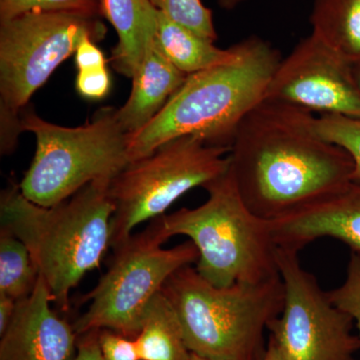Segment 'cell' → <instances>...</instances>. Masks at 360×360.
<instances>
[{
  "mask_svg": "<svg viewBox=\"0 0 360 360\" xmlns=\"http://www.w3.org/2000/svg\"><path fill=\"white\" fill-rule=\"evenodd\" d=\"M187 75L175 68L161 51L156 39L149 45L132 79V89L117 118L129 135L141 131L186 82Z\"/></svg>",
  "mask_w": 360,
  "mask_h": 360,
  "instance_id": "obj_14",
  "label": "cell"
},
{
  "mask_svg": "<svg viewBox=\"0 0 360 360\" xmlns=\"http://www.w3.org/2000/svg\"><path fill=\"white\" fill-rule=\"evenodd\" d=\"M262 360H288L284 355L283 350L277 345L276 340L269 336V343H267L266 350Z\"/></svg>",
  "mask_w": 360,
  "mask_h": 360,
  "instance_id": "obj_30",
  "label": "cell"
},
{
  "mask_svg": "<svg viewBox=\"0 0 360 360\" xmlns=\"http://www.w3.org/2000/svg\"><path fill=\"white\" fill-rule=\"evenodd\" d=\"M277 248L297 251L321 238H333L360 253V182L270 221Z\"/></svg>",
  "mask_w": 360,
  "mask_h": 360,
  "instance_id": "obj_13",
  "label": "cell"
},
{
  "mask_svg": "<svg viewBox=\"0 0 360 360\" xmlns=\"http://www.w3.org/2000/svg\"><path fill=\"white\" fill-rule=\"evenodd\" d=\"M21 111L0 103V151L2 155L13 153L21 132L25 131Z\"/></svg>",
  "mask_w": 360,
  "mask_h": 360,
  "instance_id": "obj_26",
  "label": "cell"
},
{
  "mask_svg": "<svg viewBox=\"0 0 360 360\" xmlns=\"http://www.w3.org/2000/svg\"><path fill=\"white\" fill-rule=\"evenodd\" d=\"M39 277L25 243L0 229V295L20 302L32 295Z\"/></svg>",
  "mask_w": 360,
  "mask_h": 360,
  "instance_id": "obj_19",
  "label": "cell"
},
{
  "mask_svg": "<svg viewBox=\"0 0 360 360\" xmlns=\"http://www.w3.org/2000/svg\"><path fill=\"white\" fill-rule=\"evenodd\" d=\"M110 184L91 182L70 200L49 207L27 200L20 186L1 193V229L25 243L52 302L63 311L70 307V291L101 265L110 248L115 205Z\"/></svg>",
  "mask_w": 360,
  "mask_h": 360,
  "instance_id": "obj_3",
  "label": "cell"
},
{
  "mask_svg": "<svg viewBox=\"0 0 360 360\" xmlns=\"http://www.w3.org/2000/svg\"><path fill=\"white\" fill-rule=\"evenodd\" d=\"M155 39L172 65L186 75L229 65L239 56L238 44L220 49L214 42L179 25L160 11Z\"/></svg>",
  "mask_w": 360,
  "mask_h": 360,
  "instance_id": "obj_16",
  "label": "cell"
},
{
  "mask_svg": "<svg viewBox=\"0 0 360 360\" xmlns=\"http://www.w3.org/2000/svg\"><path fill=\"white\" fill-rule=\"evenodd\" d=\"M315 129L322 139L347 151L354 160L352 181L360 182V117L321 115L316 116Z\"/></svg>",
  "mask_w": 360,
  "mask_h": 360,
  "instance_id": "obj_21",
  "label": "cell"
},
{
  "mask_svg": "<svg viewBox=\"0 0 360 360\" xmlns=\"http://www.w3.org/2000/svg\"><path fill=\"white\" fill-rule=\"evenodd\" d=\"M158 13L149 0H103V16L117 33L110 60L120 75L134 77L155 39Z\"/></svg>",
  "mask_w": 360,
  "mask_h": 360,
  "instance_id": "obj_15",
  "label": "cell"
},
{
  "mask_svg": "<svg viewBox=\"0 0 360 360\" xmlns=\"http://www.w3.org/2000/svg\"><path fill=\"white\" fill-rule=\"evenodd\" d=\"M103 18L28 13L0 21V103L22 110L80 42L105 37Z\"/></svg>",
  "mask_w": 360,
  "mask_h": 360,
  "instance_id": "obj_9",
  "label": "cell"
},
{
  "mask_svg": "<svg viewBox=\"0 0 360 360\" xmlns=\"http://www.w3.org/2000/svg\"><path fill=\"white\" fill-rule=\"evenodd\" d=\"M354 73L355 82H356L357 86L360 90V60L355 63L354 65Z\"/></svg>",
  "mask_w": 360,
  "mask_h": 360,
  "instance_id": "obj_32",
  "label": "cell"
},
{
  "mask_svg": "<svg viewBox=\"0 0 360 360\" xmlns=\"http://www.w3.org/2000/svg\"><path fill=\"white\" fill-rule=\"evenodd\" d=\"M110 75L106 66L78 70L75 87L78 94L87 99L99 101L110 94Z\"/></svg>",
  "mask_w": 360,
  "mask_h": 360,
  "instance_id": "obj_25",
  "label": "cell"
},
{
  "mask_svg": "<svg viewBox=\"0 0 360 360\" xmlns=\"http://www.w3.org/2000/svg\"><path fill=\"white\" fill-rule=\"evenodd\" d=\"M284 288L283 312L270 322V336L288 360H356L360 338L354 317L331 302L297 251L277 248Z\"/></svg>",
  "mask_w": 360,
  "mask_h": 360,
  "instance_id": "obj_10",
  "label": "cell"
},
{
  "mask_svg": "<svg viewBox=\"0 0 360 360\" xmlns=\"http://www.w3.org/2000/svg\"><path fill=\"white\" fill-rule=\"evenodd\" d=\"M149 2L168 18L203 39L212 42L217 39L212 11L201 0H149Z\"/></svg>",
  "mask_w": 360,
  "mask_h": 360,
  "instance_id": "obj_22",
  "label": "cell"
},
{
  "mask_svg": "<svg viewBox=\"0 0 360 360\" xmlns=\"http://www.w3.org/2000/svg\"><path fill=\"white\" fill-rule=\"evenodd\" d=\"M18 302L9 296L0 295V335L6 330L13 319Z\"/></svg>",
  "mask_w": 360,
  "mask_h": 360,
  "instance_id": "obj_29",
  "label": "cell"
},
{
  "mask_svg": "<svg viewBox=\"0 0 360 360\" xmlns=\"http://www.w3.org/2000/svg\"><path fill=\"white\" fill-rule=\"evenodd\" d=\"M75 56L78 70L104 68L108 63L103 52L97 47L96 42L90 37H85L80 42Z\"/></svg>",
  "mask_w": 360,
  "mask_h": 360,
  "instance_id": "obj_27",
  "label": "cell"
},
{
  "mask_svg": "<svg viewBox=\"0 0 360 360\" xmlns=\"http://www.w3.org/2000/svg\"><path fill=\"white\" fill-rule=\"evenodd\" d=\"M28 13L103 16V0H0V21Z\"/></svg>",
  "mask_w": 360,
  "mask_h": 360,
  "instance_id": "obj_20",
  "label": "cell"
},
{
  "mask_svg": "<svg viewBox=\"0 0 360 360\" xmlns=\"http://www.w3.org/2000/svg\"><path fill=\"white\" fill-rule=\"evenodd\" d=\"M264 99L310 112L360 117L354 65L311 33L281 59Z\"/></svg>",
  "mask_w": 360,
  "mask_h": 360,
  "instance_id": "obj_11",
  "label": "cell"
},
{
  "mask_svg": "<svg viewBox=\"0 0 360 360\" xmlns=\"http://www.w3.org/2000/svg\"><path fill=\"white\" fill-rule=\"evenodd\" d=\"M189 360H219V359H207V357L200 356V355H198L195 354H191V359H189Z\"/></svg>",
  "mask_w": 360,
  "mask_h": 360,
  "instance_id": "obj_33",
  "label": "cell"
},
{
  "mask_svg": "<svg viewBox=\"0 0 360 360\" xmlns=\"http://www.w3.org/2000/svg\"><path fill=\"white\" fill-rule=\"evenodd\" d=\"M21 116L37 149L20 188L37 205H56L91 182H111L130 162L129 134L118 122L117 108H101L78 127L45 122L32 110Z\"/></svg>",
  "mask_w": 360,
  "mask_h": 360,
  "instance_id": "obj_6",
  "label": "cell"
},
{
  "mask_svg": "<svg viewBox=\"0 0 360 360\" xmlns=\"http://www.w3.org/2000/svg\"><path fill=\"white\" fill-rule=\"evenodd\" d=\"M245 0H217V4L222 8L227 9V11H231V9L236 8L238 6H240L243 2Z\"/></svg>",
  "mask_w": 360,
  "mask_h": 360,
  "instance_id": "obj_31",
  "label": "cell"
},
{
  "mask_svg": "<svg viewBox=\"0 0 360 360\" xmlns=\"http://www.w3.org/2000/svg\"><path fill=\"white\" fill-rule=\"evenodd\" d=\"M328 293L333 304L354 317L360 338V253L352 252L345 283Z\"/></svg>",
  "mask_w": 360,
  "mask_h": 360,
  "instance_id": "obj_23",
  "label": "cell"
},
{
  "mask_svg": "<svg viewBox=\"0 0 360 360\" xmlns=\"http://www.w3.org/2000/svg\"><path fill=\"white\" fill-rule=\"evenodd\" d=\"M229 151L186 135L167 142L150 155L130 161L108 188L115 205L110 248L127 240L137 225L165 214L184 193L227 172Z\"/></svg>",
  "mask_w": 360,
  "mask_h": 360,
  "instance_id": "obj_8",
  "label": "cell"
},
{
  "mask_svg": "<svg viewBox=\"0 0 360 360\" xmlns=\"http://www.w3.org/2000/svg\"><path fill=\"white\" fill-rule=\"evenodd\" d=\"M141 360H189L179 316L162 290L149 302L134 338Z\"/></svg>",
  "mask_w": 360,
  "mask_h": 360,
  "instance_id": "obj_17",
  "label": "cell"
},
{
  "mask_svg": "<svg viewBox=\"0 0 360 360\" xmlns=\"http://www.w3.org/2000/svg\"><path fill=\"white\" fill-rule=\"evenodd\" d=\"M168 239L158 217L144 231L113 248L108 271L82 297V302L90 304L73 323L77 335L111 329L136 338L151 300L176 270L196 264L200 257L191 240L162 248Z\"/></svg>",
  "mask_w": 360,
  "mask_h": 360,
  "instance_id": "obj_7",
  "label": "cell"
},
{
  "mask_svg": "<svg viewBox=\"0 0 360 360\" xmlns=\"http://www.w3.org/2000/svg\"><path fill=\"white\" fill-rule=\"evenodd\" d=\"M162 292L179 316L189 352L212 359L262 360L265 330L284 305L281 276L217 288L191 265L176 270Z\"/></svg>",
  "mask_w": 360,
  "mask_h": 360,
  "instance_id": "obj_4",
  "label": "cell"
},
{
  "mask_svg": "<svg viewBox=\"0 0 360 360\" xmlns=\"http://www.w3.org/2000/svg\"><path fill=\"white\" fill-rule=\"evenodd\" d=\"M315 120L298 106L264 99L239 125L229 151L231 174L260 219H281L352 182L354 160L317 134Z\"/></svg>",
  "mask_w": 360,
  "mask_h": 360,
  "instance_id": "obj_1",
  "label": "cell"
},
{
  "mask_svg": "<svg viewBox=\"0 0 360 360\" xmlns=\"http://www.w3.org/2000/svg\"><path fill=\"white\" fill-rule=\"evenodd\" d=\"M42 277L32 295L18 302L11 323L0 335V360H75V328L51 307Z\"/></svg>",
  "mask_w": 360,
  "mask_h": 360,
  "instance_id": "obj_12",
  "label": "cell"
},
{
  "mask_svg": "<svg viewBox=\"0 0 360 360\" xmlns=\"http://www.w3.org/2000/svg\"><path fill=\"white\" fill-rule=\"evenodd\" d=\"M312 33L354 65L360 60V0H315Z\"/></svg>",
  "mask_w": 360,
  "mask_h": 360,
  "instance_id": "obj_18",
  "label": "cell"
},
{
  "mask_svg": "<svg viewBox=\"0 0 360 360\" xmlns=\"http://www.w3.org/2000/svg\"><path fill=\"white\" fill-rule=\"evenodd\" d=\"M99 330L77 335V355L75 360H104L98 342Z\"/></svg>",
  "mask_w": 360,
  "mask_h": 360,
  "instance_id": "obj_28",
  "label": "cell"
},
{
  "mask_svg": "<svg viewBox=\"0 0 360 360\" xmlns=\"http://www.w3.org/2000/svg\"><path fill=\"white\" fill-rule=\"evenodd\" d=\"M98 342L104 360H141L134 338L111 329H101Z\"/></svg>",
  "mask_w": 360,
  "mask_h": 360,
  "instance_id": "obj_24",
  "label": "cell"
},
{
  "mask_svg": "<svg viewBox=\"0 0 360 360\" xmlns=\"http://www.w3.org/2000/svg\"><path fill=\"white\" fill-rule=\"evenodd\" d=\"M203 188L208 200L202 205L160 217L168 238L184 236L196 246L198 274L217 288L264 283L279 276L278 248L270 221L248 210L231 167Z\"/></svg>",
  "mask_w": 360,
  "mask_h": 360,
  "instance_id": "obj_5",
  "label": "cell"
},
{
  "mask_svg": "<svg viewBox=\"0 0 360 360\" xmlns=\"http://www.w3.org/2000/svg\"><path fill=\"white\" fill-rule=\"evenodd\" d=\"M238 46L234 63L187 75L163 110L141 131L129 135L130 161L186 135L231 149L239 125L264 101L283 59L276 47L255 35Z\"/></svg>",
  "mask_w": 360,
  "mask_h": 360,
  "instance_id": "obj_2",
  "label": "cell"
}]
</instances>
